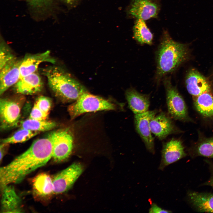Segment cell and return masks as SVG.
I'll list each match as a JSON object with an SVG mask.
<instances>
[{
	"label": "cell",
	"mask_w": 213,
	"mask_h": 213,
	"mask_svg": "<svg viewBox=\"0 0 213 213\" xmlns=\"http://www.w3.org/2000/svg\"><path fill=\"white\" fill-rule=\"evenodd\" d=\"M49 135L52 145V158L54 161L60 162L67 159L72 151L74 143L73 135L69 128L59 129Z\"/></svg>",
	"instance_id": "obj_6"
},
{
	"label": "cell",
	"mask_w": 213,
	"mask_h": 213,
	"mask_svg": "<svg viewBox=\"0 0 213 213\" xmlns=\"http://www.w3.org/2000/svg\"><path fill=\"white\" fill-rule=\"evenodd\" d=\"M48 116L34 105L28 118L36 120H46Z\"/></svg>",
	"instance_id": "obj_28"
},
{
	"label": "cell",
	"mask_w": 213,
	"mask_h": 213,
	"mask_svg": "<svg viewBox=\"0 0 213 213\" xmlns=\"http://www.w3.org/2000/svg\"><path fill=\"white\" fill-rule=\"evenodd\" d=\"M162 79L169 114L175 120L184 122H193L189 114L184 99L172 84L170 77L166 75Z\"/></svg>",
	"instance_id": "obj_5"
},
{
	"label": "cell",
	"mask_w": 213,
	"mask_h": 213,
	"mask_svg": "<svg viewBox=\"0 0 213 213\" xmlns=\"http://www.w3.org/2000/svg\"><path fill=\"white\" fill-rule=\"evenodd\" d=\"M157 110H148L135 114L134 122L135 129L144 142L147 150L151 153L155 152L154 139L152 135L149 123L151 120L158 113Z\"/></svg>",
	"instance_id": "obj_7"
},
{
	"label": "cell",
	"mask_w": 213,
	"mask_h": 213,
	"mask_svg": "<svg viewBox=\"0 0 213 213\" xmlns=\"http://www.w3.org/2000/svg\"><path fill=\"white\" fill-rule=\"evenodd\" d=\"M33 4H41L48 2L49 0H30Z\"/></svg>",
	"instance_id": "obj_32"
},
{
	"label": "cell",
	"mask_w": 213,
	"mask_h": 213,
	"mask_svg": "<svg viewBox=\"0 0 213 213\" xmlns=\"http://www.w3.org/2000/svg\"><path fill=\"white\" fill-rule=\"evenodd\" d=\"M43 86L40 76L36 72L20 78L14 85V89L17 93L31 95L40 92Z\"/></svg>",
	"instance_id": "obj_16"
},
{
	"label": "cell",
	"mask_w": 213,
	"mask_h": 213,
	"mask_svg": "<svg viewBox=\"0 0 213 213\" xmlns=\"http://www.w3.org/2000/svg\"><path fill=\"white\" fill-rule=\"evenodd\" d=\"M39 132L20 128L11 136L2 140V143L9 144L25 142L39 133Z\"/></svg>",
	"instance_id": "obj_25"
},
{
	"label": "cell",
	"mask_w": 213,
	"mask_h": 213,
	"mask_svg": "<svg viewBox=\"0 0 213 213\" xmlns=\"http://www.w3.org/2000/svg\"><path fill=\"white\" fill-rule=\"evenodd\" d=\"M54 64L56 61L49 51L35 54H27L22 59L20 66V79L36 72L40 64L43 62Z\"/></svg>",
	"instance_id": "obj_13"
},
{
	"label": "cell",
	"mask_w": 213,
	"mask_h": 213,
	"mask_svg": "<svg viewBox=\"0 0 213 213\" xmlns=\"http://www.w3.org/2000/svg\"><path fill=\"white\" fill-rule=\"evenodd\" d=\"M117 109L116 105L109 100L87 91L69 105L67 109L71 119L73 120L85 113Z\"/></svg>",
	"instance_id": "obj_4"
},
{
	"label": "cell",
	"mask_w": 213,
	"mask_h": 213,
	"mask_svg": "<svg viewBox=\"0 0 213 213\" xmlns=\"http://www.w3.org/2000/svg\"><path fill=\"white\" fill-rule=\"evenodd\" d=\"M21 106L17 101L5 98L0 101L1 128L7 129L17 126L20 117Z\"/></svg>",
	"instance_id": "obj_9"
},
{
	"label": "cell",
	"mask_w": 213,
	"mask_h": 213,
	"mask_svg": "<svg viewBox=\"0 0 213 213\" xmlns=\"http://www.w3.org/2000/svg\"><path fill=\"white\" fill-rule=\"evenodd\" d=\"M82 165L74 163L55 175L53 178L54 193L59 194L69 189L83 171Z\"/></svg>",
	"instance_id": "obj_8"
},
{
	"label": "cell",
	"mask_w": 213,
	"mask_h": 213,
	"mask_svg": "<svg viewBox=\"0 0 213 213\" xmlns=\"http://www.w3.org/2000/svg\"><path fill=\"white\" fill-rule=\"evenodd\" d=\"M198 139L192 148L195 156L213 158V137H207L199 133Z\"/></svg>",
	"instance_id": "obj_22"
},
{
	"label": "cell",
	"mask_w": 213,
	"mask_h": 213,
	"mask_svg": "<svg viewBox=\"0 0 213 213\" xmlns=\"http://www.w3.org/2000/svg\"><path fill=\"white\" fill-rule=\"evenodd\" d=\"M188 52L186 45L174 41L167 33H164L156 54L155 79L157 83H159L164 77L185 61Z\"/></svg>",
	"instance_id": "obj_2"
},
{
	"label": "cell",
	"mask_w": 213,
	"mask_h": 213,
	"mask_svg": "<svg viewBox=\"0 0 213 213\" xmlns=\"http://www.w3.org/2000/svg\"><path fill=\"white\" fill-rule=\"evenodd\" d=\"M1 211L5 213L22 212L21 200L11 185H7L1 189Z\"/></svg>",
	"instance_id": "obj_19"
},
{
	"label": "cell",
	"mask_w": 213,
	"mask_h": 213,
	"mask_svg": "<svg viewBox=\"0 0 213 213\" xmlns=\"http://www.w3.org/2000/svg\"><path fill=\"white\" fill-rule=\"evenodd\" d=\"M9 144L2 143L0 146V161H1V160L3 158L5 152L6 151V150L8 147Z\"/></svg>",
	"instance_id": "obj_30"
},
{
	"label": "cell",
	"mask_w": 213,
	"mask_h": 213,
	"mask_svg": "<svg viewBox=\"0 0 213 213\" xmlns=\"http://www.w3.org/2000/svg\"><path fill=\"white\" fill-rule=\"evenodd\" d=\"M125 96L129 108L135 114L148 110L150 104L149 95L141 93L130 88L126 91Z\"/></svg>",
	"instance_id": "obj_18"
},
{
	"label": "cell",
	"mask_w": 213,
	"mask_h": 213,
	"mask_svg": "<svg viewBox=\"0 0 213 213\" xmlns=\"http://www.w3.org/2000/svg\"><path fill=\"white\" fill-rule=\"evenodd\" d=\"M41 71L51 89L64 102H74L87 91L83 85L58 67H48Z\"/></svg>",
	"instance_id": "obj_3"
},
{
	"label": "cell",
	"mask_w": 213,
	"mask_h": 213,
	"mask_svg": "<svg viewBox=\"0 0 213 213\" xmlns=\"http://www.w3.org/2000/svg\"><path fill=\"white\" fill-rule=\"evenodd\" d=\"M66 0L67 1H71L72 0Z\"/></svg>",
	"instance_id": "obj_33"
},
{
	"label": "cell",
	"mask_w": 213,
	"mask_h": 213,
	"mask_svg": "<svg viewBox=\"0 0 213 213\" xmlns=\"http://www.w3.org/2000/svg\"><path fill=\"white\" fill-rule=\"evenodd\" d=\"M33 186L35 193L40 196H47L54 193L53 178L46 173L36 176L33 181Z\"/></svg>",
	"instance_id": "obj_21"
},
{
	"label": "cell",
	"mask_w": 213,
	"mask_h": 213,
	"mask_svg": "<svg viewBox=\"0 0 213 213\" xmlns=\"http://www.w3.org/2000/svg\"><path fill=\"white\" fill-rule=\"evenodd\" d=\"M34 105L44 113L48 115L51 106V101L49 98L41 96L37 99Z\"/></svg>",
	"instance_id": "obj_27"
},
{
	"label": "cell",
	"mask_w": 213,
	"mask_h": 213,
	"mask_svg": "<svg viewBox=\"0 0 213 213\" xmlns=\"http://www.w3.org/2000/svg\"><path fill=\"white\" fill-rule=\"evenodd\" d=\"M17 125L20 128H25L40 133L51 130L57 125L56 123L53 121L38 120L30 118L19 122Z\"/></svg>",
	"instance_id": "obj_24"
},
{
	"label": "cell",
	"mask_w": 213,
	"mask_h": 213,
	"mask_svg": "<svg viewBox=\"0 0 213 213\" xmlns=\"http://www.w3.org/2000/svg\"><path fill=\"white\" fill-rule=\"evenodd\" d=\"M158 11V5L151 0H132L129 12L132 16L145 20L156 17Z\"/></svg>",
	"instance_id": "obj_14"
},
{
	"label": "cell",
	"mask_w": 213,
	"mask_h": 213,
	"mask_svg": "<svg viewBox=\"0 0 213 213\" xmlns=\"http://www.w3.org/2000/svg\"><path fill=\"white\" fill-rule=\"evenodd\" d=\"M52 143L49 135L35 140L25 151L0 168L1 188L20 183L27 175L45 165L52 158Z\"/></svg>",
	"instance_id": "obj_1"
},
{
	"label": "cell",
	"mask_w": 213,
	"mask_h": 213,
	"mask_svg": "<svg viewBox=\"0 0 213 213\" xmlns=\"http://www.w3.org/2000/svg\"><path fill=\"white\" fill-rule=\"evenodd\" d=\"M186 155L182 141L178 139L172 138L163 144L159 169L163 170L167 166Z\"/></svg>",
	"instance_id": "obj_11"
},
{
	"label": "cell",
	"mask_w": 213,
	"mask_h": 213,
	"mask_svg": "<svg viewBox=\"0 0 213 213\" xmlns=\"http://www.w3.org/2000/svg\"><path fill=\"white\" fill-rule=\"evenodd\" d=\"M144 20L140 19L136 20L133 27V37L141 45H151L153 35L147 27Z\"/></svg>",
	"instance_id": "obj_23"
},
{
	"label": "cell",
	"mask_w": 213,
	"mask_h": 213,
	"mask_svg": "<svg viewBox=\"0 0 213 213\" xmlns=\"http://www.w3.org/2000/svg\"><path fill=\"white\" fill-rule=\"evenodd\" d=\"M22 60L16 57L6 63L0 69V94L14 85L20 79V66Z\"/></svg>",
	"instance_id": "obj_12"
},
{
	"label": "cell",
	"mask_w": 213,
	"mask_h": 213,
	"mask_svg": "<svg viewBox=\"0 0 213 213\" xmlns=\"http://www.w3.org/2000/svg\"><path fill=\"white\" fill-rule=\"evenodd\" d=\"M150 128L152 133L160 140L169 135L180 132L169 114L161 112L151 120Z\"/></svg>",
	"instance_id": "obj_10"
},
{
	"label": "cell",
	"mask_w": 213,
	"mask_h": 213,
	"mask_svg": "<svg viewBox=\"0 0 213 213\" xmlns=\"http://www.w3.org/2000/svg\"><path fill=\"white\" fill-rule=\"evenodd\" d=\"M149 212L152 213H170L172 212L170 210L162 209L155 203L152 204L149 210Z\"/></svg>",
	"instance_id": "obj_29"
},
{
	"label": "cell",
	"mask_w": 213,
	"mask_h": 213,
	"mask_svg": "<svg viewBox=\"0 0 213 213\" xmlns=\"http://www.w3.org/2000/svg\"><path fill=\"white\" fill-rule=\"evenodd\" d=\"M185 84L188 92L193 97L211 91L210 86L205 78L195 69L189 71L186 77Z\"/></svg>",
	"instance_id": "obj_15"
},
{
	"label": "cell",
	"mask_w": 213,
	"mask_h": 213,
	"mask_svg": "<svg viewBox=\"0 0 213 213\" xmlns=\"http://www.w3.org/2000/svg\"><path fill=\"white\" fill-rule=\"evenodd\" d=\"M195 109L203 119L213 125V96L210 92L194 97Z\"/></svg>",
	"instance_id": "obj_17"
},
{
	"label": "cell",
	"mask_w": 213,
	"mask_h": 213,
	"mask_svg": "<svg viewBox=\"0 0 213 213\" xmlns=\"http://www.w3.org/2000/svg\"><path fill=\"white\" fill-rule=\"evenodd\" d=\"M0 69L7 62L14 58L9 48L3 41L0 46Z\"/></svg>",
	"instance_id": "obj_26"
},
{
	"label": "cell",
	"mask_w": 213,
	"mask_h": 213,
	"mask_svg": "<svg viewBox=\"0 0 213 213\" xmlns=\"http://www.w3.org/2000/svg\"><path fill=\"white\" fill-rule=\"evenodd\" d=\"M189 201L199 212L213 213V194L189 192L188 193Z\"/></svg>",
	"instance_id": "obj_20"
},
{
	"label": "cell",
	"mask_w": 213,
	"mask_h": 213,
	"mask_svg": "<svg viewBox=\"0 0 213 213\" xmlns=\"http://www.w3.org/2000/svg\"><path fill=\"white\" fill-rule=\"evenodd\" d=\"M212 174L209 180L206 182L204 185L210 186L213 187V166L212 167Z\"/></svg>",
	"instance_id": "obj_31"
}]
</instances>
